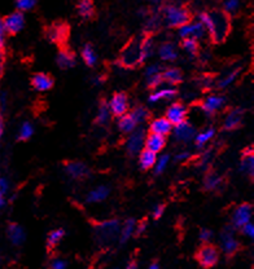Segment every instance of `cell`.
<instances>
[{"mask_svg": "<svg viewBox=\"0 0 254 269\" xmlns=\"http://www.w3.org/2000/svg\"><path fill=\"white\" fill-rule=\"evenodd\" d=\"M198 21L214 42H222L230 31V21L225 12H205L200 14Z\"/></svg>", "mask_w": 254, "mask_h": 269, "instance_id": "1", "label": "cell"}, {"mask_svg": "<svg viewBox=\"0 0 254 269\" xmlns=\"http://www.w3.org/2000/svg\"><path fill=\"white\" fill-rule=\"evenodd\" d=\"M119 229H121V223L117 219H109L99 223L95 227L96 240L100 245H109L114 242L119 237Z\"/></svg>", "mask_w": 254, "mask_h": 269, "instance_id": "2", "label": "cell"}, {"mask_svg": "<svg viewBox=\"0 0 254 269\" xmlns=\"http://www.w3.org/2000/svg\"><path fill=\"white\" fill-rule=\"evenodd\" d=\"M164 20L170 27H180L189 21V12L178 4H169L164 9Z\"/></svg>", "mask_w": 254, "mask_h": 269, "instance_id": "3", "label": "cell"}, {"mask_svg": "<svg viewBox=\"0 0 254 269\" xmlns=\"http://www.w3.org/2000/svg\"><path fill=\"white\" fill-rule=\"evenodd\" d=\"M119 63L122 64L126 67H134L142 64V57H140V40L130 43L129 46L126 47L123 52L121 53V59Z\"/></svg>", "mask_w": 254, "mask_h": 269, "instance_id": "4", "label": "cell"}, {"mask_svg": "<svg viewBox=\"0 0 254 269\" xmlns=\"http://www.w3.org/2000/svg\"><path fill=\"white\" fill-rule=\"evenodd\" d=\"M145 136L147 134L143 128H136L135 131L129 134V137L126 140V150L130 155L135 157V155L140 154V151L144 149Z\"/></svg>", "mask_w": 254, "mask_h": 269, "instance_id": "5", "label": "cell"}, {"mask_svg": "<svg viewBox=\"0 0 254 269\" xmlns=\"http://www.w3.org/2000/svg\"><path fill=\"white\" fill-rule=\"evenodd\" d=\"M179 36L183 39H202L206 35L204 26L200 21H188L183 26L179 27Z\"/></svg>", "mask_w": 254, "mask_h": 269, "instance_id": "6", "label": "cell"}, {"mask_svg": "<svg viewBox=\"0 0 254 269\" xmlns=\"http://www.w3.org/2000/svg\"><path fill=\"white\" fill-rule=\"evenodd\" d=\"M129 97L127 95L123 92H118L116 95H113L109 100L108 108L110 110L113 115H116V117H122V115L127 114L129 113Z\"/></svg>", "mask_w": 254, "mask_h": 269, "instance_id": "7", "label": "cell"}, {"mask_svg": "<svg viewBox=\"0 0 254 269\" xmlns=\"http://www.w3.org/2000/svg\"><path fill=\"white\" fill-rule=\"evenodd\" d=\"M252 216H253V207L249 203L240 204L232 212V225H234V228L240 229L241 227H244L245 224L251 223Z\"/></svg>", "mask_w": 254, "mask_h": 269, "instance_id": "8", "label": "cell"}, {"mask_svg": "<svg viewBox=\"0 0 254 269\" xmlns=\"http://www.w3.org/2000/svg\"><path fill=\"white\" fill-rule=\"evenodd\" d=\"M171 132L172 134H174L175 140L179 142H183V144L192 141V140L195 138L196 134L195 127H193V125L188 121L181 122L179 125L174 126Z\"/></svg>", "mask_w": 254, "mask_h": 269, "instance_id": "9", "label": "cell"}, {"mask_svg": "<svg viewBox=\"0 0 254 269\" xmlns=\"http://www.w3.org/2000/svg\"><path fill=\"white\" fill-rule=\"evenodd\" d=\"M3 23L7 34H18L25 27L26 18H25V14L22 12L16 10V12H12L10 14H8L3 20Z\"/></svg>", "mask_w": 254, "mask_h": 269, "instance_id": "10", "label": "cell"}, {"mask_svg": "<svg viewBox=\"0 0 254 269\" xmlns=\"http://www.w3.org/2000/svg\"><path fill=\"white\" fill-rule=\"evenodd\" d=\"M187 114H188V110H187V106L181 102H174L171 105L169 106L168 110H166V117L170 123L172 125V127L181 122L187 121Z\"/></svg>", "mask_w": 254, "mask_h": 269, "instance_id": "11", "label": "cell"}, {"mask_svg": "<svg viewBox=\"0 0 254 269\" xmlns=\"http://www.w3.org/2000/svg\"><path fill=\"white\" fill-rule=\"evenodd\" d=\"M219 259V253L214 246L206 245V246L201 247L197 253V260L204 268H211L214 267Z\"/></svg>", "mask_w": 254, "mask_h": 269, "instance_id": "12", "label": "cell"}, {"mask_svg": "<svg viewBox=\"0 0 254 269\" xmlns=\"http://www.w3.org/2000/svg\"><path fill=\"white\" fill-rule=\"evenodd\" d=\"M221 247L226 255H234L239 250V241L232 228H226L221 234Z\"/></svg>", "mask_w": 254, "mask_h": 269, "instance_id": "13", "label": "cell"}, {"mask_svg": "<svg viewBox=\"0 0 254 269\" xmlns=\"http://www.w3.org/2000/svg\"><path fill=\"white\" fill-rule=\"evenodd\" d=\"M226 104V99L223 96L219 95H210L202 101L201 110L205 115H214L215 113L219 112Z\"/></svg>", "mask_w": 254, "mask_h": 269, "instance_id": "14", "label": "cell"}, {"mask_svg": "<svg viewBox=\"0 0 254 269\" xmlns=\"http://www.w3.org/2000/svg\"><path fill=\"white\" fill-rule=\"evenodd\" d=\"M66 175L74 180H81L89 175V170L86 164L82 162H69L65 164Z\"/></svg>", "mask_w": 254, "mask_h": 269, "instance_id": "15", "label": "cell"}, {"mask_svg": "<svg viewBox=\"0 0 254 269\" xmlns=\"http://www.w3.org/2000/svg\"><path fill=\"white\" fill-rule=\"evenodd\" d=\"M176 97V89L171 85L168 87H161V88L156 89L155 92L149 95L148 101L151 104H157L160 101H168V100H174Z\"/></svg>", "mask_w": 254, "mask_h": 269, "instance_id": "16", "label": "cell"}, {"mask_svg": "<svg viewBox=\"0 0 254 269\" xmlns=\"http://www.w3.org/2000/svg\"><path fill=\"white\" fill-rule=\"evenodd\" d=\"M7 236L8 240L10 241V243L13 245V246H21L25 240H26V232L21 227L20 224L12 223L8 225L7 229Z\"/></svg>", "mask_w": 254, "mask_h": 269, "instance_id": "17", "label": "cell"}, {"mask_svg": "<svg viewBox=\"0 0 254 269\" xmlns=\"http://www.w3.org/2000/svg\"><path fill=\"white\" fill-rule=\"evenodd\" d=\"M165 145H166L165 136H161V134H149L145 136L144 149H147V150H151L157 154V153H160L162 149L165 148Z\"/></svg>", "mask_w": 254, "mask_h": 269, "instance_id": "18", "label": "cell"}, {"mask_svg": "<svg viewBox=\"0 0 254 269\" xmlns=\"http://www.w3.org/2000/svg\"><path fill=\"white\" fill-rule=\"evenodd\" d=\"M243 119H244V109H234L231 112L226 115L225 122H223V127L227 131H232L235 128H238L239 126L243 123Z\"/></svg>", "mask_w": 254, "mask_h": 269, "instance_id": "19", "label": "cell"}, {"mask_svg": "<svg viewBox=\"0 0 254 269\" xmlns=\"http://www.w3.org/2000/svg\"><path fill=\"white\" fill-rule=\"evenodd\" d=\"M31 84H33L34 88L39 92H46V91H50L53 87V79L51 78L48 74H44V72H38L31 79Z\"/></svg>", "mask_w": 254, "mask_h": 269, "instance_id": "20", "label": "cell"}, {"mask_svg": "<svg viewBox=\"0 0 254 269\" xmlns=\"http://www.w3.org/2000/svg\"><path fill=\"white\" fill-rule=\"evenodd\" d=\"M159 56L162 61L171 63L178 59V48L172 42L162 43L159 48Z\"/></svg>", "mask_w": 254, "mask_h": 269, "instance_id": "21", "label": "cell"}, {"mask_svg": "<svg viewBox=\"0 0 254 269\" xmlns=\"http://www.w3.org/2000/svg\"><path fill=\"white\" fill-rule=\"evenodd\" d=\"M47 39L50 40L52 43H61L63 40L66 39V36H68V27L65 25H52L51 27L47 29Z\"/></svg>", "mask_w": 254, "mask_h": 269, "instance_id": "22", "label": "cell"}, {"mask_svg": "<svg viewBox=\"0 0 254 269\" xmlns=\"http://www.w3.org/2000/svg\"><path fill=\"white\" fill-rule=\"evenodd\" d=\"M149 130H151V134H161V136L166 137V134L172 131V125L165 117H162V118H156L155 121H152V123L149 126Z\"/></svg>", "mask_w": 254, "mask_h": 269, "instance_id": "23", "label": "cell"}, {"mask_svg": "<svg viewBox=\"0 0 254 269\" xmlns=\"http://www.w3.org/2000/svg\"><path fill=\"white\" fill-rule=\"evenodd\" d=\"M110 194V189L105 185H99V187L93 188L87 193L86 201L88 203H100L102 201H105Z\"/></svg>", "mask_w": 254, "mask_h": 269, "instance_id": "24", "label": "cell"}, {"mask_svg": "<svg viewBox=\"0 0 254 269\" xmlns=\"http://www.w3.org/2000/svg\"><path fill=\"white\" fill-rule=\"evenodd\" d=\"M240 171L243 174L252 176L254 174V154L253 148H247L243 154V159L240 162Z\"/></svg>", "mask_w": 254, "mask_h": 269, "instance_id": "25", "label": "cell"}, {"mask_svg": "<svg viewBox=\"0 0 254 269\" xmlns=\"http://www.w3.org/2000/svg\"><path fill=\"white\" fill-rule=\"evenodd\" d=\"M214 136H215V128L208 127V128H205V130H202V131L198 132V134H196L193 141H195V145L198 149H202L204 146H206L211 140H213Z\"/></svg>", "mask_w": 254, "mask_h": 269, "instance_id": "26", "label": "cell"}, {"mask_svg": "<svg viewBox=\"0 0 254 269\" xmlns=\"http://www.w3.org/2000/svg\"><path fill=\"white\" fill-rule=\"evenodd\" d=\"M162 80L169 85H176L183 80V72L178 67H168L165 71H162Z\"/></svg>", "mask_w": 254, "mask_h": 269, "instance_id": "27", "label": "cell"}, {"mask_svg": "<svg viewBox=\"0 0 254 269\" xmlns=\"http://www.w3.org/2000/svg\"><path fill=\"white\" fill-rule=\"evenodd\" d=\"M56 63L60 69L68 70L76 66V56L69 51H61L56 57Z\"/></svg>", "mask_w": 254, "mask_h": 269, "instance_id": "28", "label": "cell"}, {"mask_svg": "<svg viewBox=\"0 0 254 269\" xmlns=\"http://www.w3.org/2000/svg\"><path fill=\"white\" fill-rule=\"evenodd\" d=\"M135 227H136V220L135 219H129L126 220L125 224L121 225V229H119V242L126 243L127 241L134 236L135 233Z\"/></svg>", "mask_w": 254, "mask_h": 269, "instance_id": "29", "label": "cell"}, {"mask_svg": "<svg viewBox=\"0 0 254 269\" xmlns=\"http://www.w3.org/2000/svg\"><path fill=\"white\" fill-rule=\"evenodd\" d=\"M156 161H157V154L151 150L143 149L139 154V166L143 170H149V168L155 167Z\"/></svg>", "mask_w": 254, "mask_h": 269, "instance_id": "30", "label": "cell"}, {"mask_svg": "<svg viewBox=\"0 0 254 269\" xmlns=\"http://www.w3.org/2000/svg\"><path fill=\"white\" fill-rule=\"evenodd\" d=\"M241 69L240 67H235V69L228 70L227 72H225L221 78L218 79L217 85L219 88H227L230 85H232L235 83V80L238 79V76L240 75Z\"/></svg>", "mask_w": 254, "mask_h": 269, "instance_id": "31", "label": "cell"}, {"mask_svg": "<svg viewBox=\"0 0 254 269\" xmlns=\"http://www.w3.org/2000/svg\"><path fill=\"white\" fill-rule=\"evenodd\" d=\"M223 184V177L217 172H209L204 179V187L206 191H218Z\"/></svg>", "mask_w": 254, "mask_h": 269, "instance_id": "32", "label": "cell"}, {"mask_svg": "<svg viewBox=\"0 0 254 269\" xmlns=\"http://www.w3.org/2000/svg\"><path fill=\"white\" fill-rule=\"evenodd\" d=\"M155 52V42L152 38H144L140 40V57H142V64L145 63L149 57L152 56Z\"/></svg>", "mask_w": 254, "mask_h": 269, "instance_id": "33", "label": "cell"}, {"mask_svg": "<svg viewBox=\"0 0 254 269\" xmlns=\"http://www.w3.org/2000/svg\"><path fill=\"white\" fill-rule=\"evenodd\" d=\"M138 125H136V122L134 121L130 113L127 114L122 115V117H119L118 119V128L123 134H131L132 131H135Z\"/></svg>", "mask_w": 254, "mask_h": 269, "instance_id": "34", "label": "cell"}, {"mask_svg": "<svg viewBox=\"0 0 254 269\" xmlns=\"http://www.w3.org/2000/svg\"><path fill=\"white\" fill-rule=\"evenodd\" d=\"M82 60H83V63L86 64L87 66H89V67H93V66L97 64V60H99L97 59V53L95 52L92 46L86 44V46L83 47Z\"/></svg>", "mask_w": 254, "mask_h": 269, "instance_id": "35", "label": "cell"}, {"mask_svg": "<svg viewBox=\"0 0 254 269\" xmlns=\"http://www.w3.org/2000/svg\"><path fill=\"white\" fill-rule=\"evenodd\" d=\"M77 10L82 18H91L93 16L95 8H93V3L91 0H81L78 5H77Z\"/></svg>", "mask_w": 254, "mask_h": 269, "instance_id": "36", "label": "cell"}, {"mask_svg": "<svg viewBox=\"0 0 254 269\" xmlns=\"http://www.w3.org/2000/svg\"><path fill=\"white\" fill-rule=\"evenodd\" d=\"M110 110L108 108V104H101L97 109V114H96V123L100 126L108 125V122L110 121Z\"/></svg>", "mask_w": 254, "mask_h": 269, "instance_id": "37", "label": "cell"}, {"mask_svg": "<svg viewBox=\"0 0 254 269\" xmlns=\"http://www.w3.org/2000/svg\"><path fill=\"white\" fill-rule=\"evenodd\" d=\"M64 236H65V230L64 229H61V228L53 229L52 232H50L48 237H47V246L50 247V249L57 246L63 241Z\"/></svg>", "mask_w": 254, "mask_h": 269, "instance_id": "38", "label": "cell"}, {"mask_svg": "<svg viewBox=\"0 0 254 269\" xmlns=\"http://www.w3.org/2000/svg\"><path fill=\"white\" fill-rule=\"evenodd\" d=\"M130 115H131L132 118H134V121L136 122V125L139 126L148 121L149 112L144 108V106H136V108L130 113Z\"/></svg>", "mask_w": 254, "mask_h": 269, "instance_id": "39", "label": "cell"}, {"mask_svg": "<svg viewBox=\"0 0 254 269\" xmlns=\"http://www.w3.org/2000/svg\"><path fill=\"white\" fill-rule=\"evenodd\" d=\"M181 50L184 51L188 56H196L198 52V42L195 39H183Z\"/></svg>", "mask_w": 254, "mask_h": 269, "instance_id": "40", "label": "cell"}, {"mask_svg": "<svg viewBox=\"0 0 254 269\" xmlns=\"http://www.w3.org/2000/svg\"><path fill=\"white\" fill-rule=\"evenodd\" d=\"M34 134V126L30 122H23L18 130V138L22 141H26L29 138L33 137Z\"/></svg>", "mask_w": 254, "mask_h": 269, "instance_id": "41", "label": "cell"}, {"mask_svg": "<svg viewBox=\"0 0 254 269\" xmlns=\"http://www.w3.org/2000/svg\"><path fill=\"white\" fill-rule=\"evenodd\" d=\"M36 3H38V0H16V1H14L16 9L18 10V12H22V13L34 9Z\"/></svg>", "mask_w": 254, "mask_h": 269, "instance_id": "42", "label": "cell"}, {"mask_svg": "<svg viewBox=\"0 0 254 269\" xmlns=\"http://www.w3.org/2000/svg\"><path fill=\"white\" fill-rule=\"evenodd\" d=\"M169 162H170V157L168 154H162L157 157V161L155 164V172L156 175H161L164 171L168 168Z\"/></svg>", "mask_w": 254, "mask_h": 269, "instance_id": "43", "label": "cell"}, {"mask_svg": "<svg viewBox=\"0 0 254 269\" xmlns=\"http://www.w3.org/2000/svg\"><path fill=\"white\" fill-rule=\"evenodd\" d=\"M240 0H225V3H223L225 12L228 14L236 13V12L240 9Z\"/></svg>", "mask_w": 254, "mask_h": 269, "instance_id": "44", "label": "cell"}, {"mask_svg": "<svg viewBox=\"0 0 254 269\" xmlns=\"http://www.w3.org/2000/svg\"><path fill=\"white\" fill-rule=\"evenodd\" d=\"M162 83H164V80H162V72L147 78V84H148L149 88H160Z\"/></svg>", "mask_w": 254, "mask_h": 269, "instance_id": "45", "label": "cell"}, {"mask_svg": "<svg viewBox=\"0 0 254 269\" xmlns=\"http://www.w3.org/2000/svg\"><path fill=\"white\" fill-rule=\"evenodd\" d=\"M161 66L159 64H152V65L147 66V69H145V78L156 75V74H161Z\"/></svg>", "mask_w": 254, "mask_h": 269, "instance_id": "46", "label": "cell"}, {"mask_svg": "<svg viewBox=\"0 0 254 269\" xmlns=\"http://www.w3.org/2000/svg\"><path fill=\"white\" fill-rule=\"evenodd\" d=\"M198 238H200V241H201V242H204V243L210 242L211 238H213V230L208 229V228H204V229L200 230Z\"/></svg>", "mask_w": 254, "mask_h": 269, "instance_id": "47", "label": "cell"}, {"mask_svg": "<svg viewBox=\"0 0 254 269\" xmlns=\"http://www.w3.org/2000/svg\"><path fill=\"white\" fill-rule=\"evenodd\" d=\"M240 229L245 237H248V238H254V225L252 221L251 223L245 224L244 227H241Z\"/></svg>", "mask_w": 254, "mask_h": 269, "instance_id": "48", "label": "cell"}, {"mask_svg": "<svg viewBox=\"0 0 254 269\" xmlns=\"http://www.w3.org/2000/svg\"><path fill=\"white\" fill-rule=\"evenodd\" d=\"M211 157H213V154H211V150L205 151L204 154L201 155V159H200V166H201V168L208 167L211 162Z\"/></svg>", "mask_w": 254, "mask_h": 269, "instance_id": "49", "label": "cell"}, {"mask_svg": "<svg viewBox=\"0 0 254 269\" xmlns=\"http://www.w3.org/2000/svg\"><path fill=\"white\" fill-rule=\"evenodd\" d=\"M5 36H7V31H5V27H4L3 18H0V51L4 48V44H5Z\"/></svg>", "mask_w": 254, "mask_h": 269, "instance_id": "50", "label": "cell"}, {"mask_svg": "<svg viewBox=\"0 0 254 269\" xmlns=\"http://www.w3.org/2000/svg\"><path fill=\"white\" fill-rule=\"evenodd\" d=\"M164 212H165V207L162 206V204H157V206H155V207H153V210H152L153 219L159 220L160 217H162Z\"/></svg>", "mask_w": 254, "mask_h": 269, "instance_id": "51", "label": "cell"}, {"mask_svg": "<svg viewBox=\"0 0 254 269\" xmlns=\"http://www.w3.org/2000/svg\"><path fill=\"white\" fill-rule=\"evenodd\" d=\"M51 269H66V262L63 259H55L51 263Z\"/></svg>", "mask_w": 254, "mask_h": 269, "instance_id": "52", "label": "cell"}, {"mask_svg": "<svg viewBox=\"0 0 254 269\" xmlns=\"http://www.w3.org/2000/svg\"><path fill=\"white\" fill-rule=\"evenodd\" d=\"M191 158V154L188 151H179L178 154L175 155V162H187Z\"/></svg>", "mask_w": 254, "mask_h": 269, "instance_id": "53", "label": "cell"}, {"mask_svg": "<svg viewBox=\"0 0 254 269\" xmlns=\"http://www.w3.org/2000/svg\"><path fill=\"white\" fill-rule=\"evenodd\" d=\"M145 230H147V224L145 223H136V227H135V233L136 236H142L143 233H144Z\"/></svg>", "mask_w": 254, "mask_h": 269, "instance_id": "54", "label": "cell"}, {"mask_svg": "<svg viewBox=\"0 0 254 269\" xmlns=\"http://www.w3.org/2000/svg\"><path fill=\"white\" fill-rule=\"evenodd\" d=\"M211 85H213V78H204L201 79V87L205 89L210 88Z\"/></svg>", "mask_w": 254, "mask_h": 269, "instance_id": "55", "label": "cell"}, {"mask_svg": "<svg viewBox=\"0 0 254 269\" xmlns=\"http://www.w3.org/2000/svg\"><path fill=\"white\" fill-rule=\"evenodd\" d=\"M4 204H5V194L3 192L0 191V210L3 208Z\"/></svg>", "mask_w": 254, "mask_h": 269, "instance_id": "56", "label": "cell"}, {"mask_svg": "<svg viewBox=\"0 0 254 269\" xmlns=\"http://www.w3.org/2000/svg\"><path fill=\"white\" fill-rule=\"evenodd\" d=\"M5 93H0V105H1V109H5Z\"/></svg>", "mask_w": 254, "mask_h": 269, "instance_id": "57", "label": "cell"}, {"mask_svg": "<svg viewBox=\"0 0 254 269\" xmlns=\"http://www.w3.org/2000/svg\"><path fill=\"white\" fill-rule=\"evenodd\" d=\"M3 134H4V121L3 118H1V115H0V140L3 137Z\"/></svg>", "mask_w": 254, "mask_h": 269, "instance_id": "58", "label": "cell"}, {"mask_svg": "<svg viewBox=\"0 0 254 269\" xmlns=\"http://www.w3.org/2000/svg\"><path fill=\"white\" fill-rule=\"evenodd\" d=\"M102 82H104L102 76H95V78H93V83H95V84H101Z\"/></svg>", "mask_w": 254, "mask_h": 269, "instance_id": "59", "label": "cell"}, {"mask_svg": "<svg viewBox=\"0 0 254 269\" xmlns=\"http://www.w3.org/2000/svg\"><path fill=\"white\" fill-rule=\"evenodd\" d=\"M126 269H136V264L135 263H131V264H129V266H127V268Z\"/></svg>", "mask_w": 254, "mask_h": 269, "instance_id": "60", "label": "cell"}, {"mask_svg": "<svg viewBox=\"0 0 254 269\" xmlns=\"http://www.w3.org/2000/svg\"><path fill=\"white\" fill-rule=\"evenodd\" d=\"M148 269H160V267H159V264H156L155 263V264H152V266L149 267Z\"/></svg>", "mask_w": 254, "mask_h": 269, "instance_id": "61", "label": "cell"}, {"mask_svg": "<svg viewBox=\"0 0 254 269\" xmlns=\"http://www.w3.org/2000/svg\"><path fill=\"white\" fill-rule=\"evenodd\" d=\"M151 1H153V3H157V1H160V0H151Z\"/></svg>", "mask_w": 254, "mask_h": 269, "instance_id": "62", "label": "cell"}, {"mask_svg": "<svg viewBox=\"0 0 254 269\" xmlns=\"http://www.w3.org/2000/svg\"><path fill=\"white\" fill-rule=\"evenodd\" d=\"M0 264H1V254H0Z\"/></svg>", "mask_w": 254, "mask_h": 269, "instance_id": "63", "label": "cell"}, {"mask_svg": "<svg viewBox=\"0 0 254 269\" xmlns=\"http://www.w3.org/2000/svg\"><path fill=\"white\" fill-rule=\"evenodd\" d=\"M0 67H1V64H0Z\"/></svg>", "mask_w": 254, "mask_h": 269, "instance_id": "64", "label": "cell"}]
</instances>
